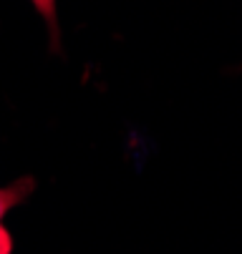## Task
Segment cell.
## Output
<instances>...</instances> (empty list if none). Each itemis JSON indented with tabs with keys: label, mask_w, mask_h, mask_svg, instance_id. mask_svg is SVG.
<instances>
[{
	"label": "cell",
	"mask_w": 242,
	"mask_h": 254,
	"mask_svg": "<svg viewBox=\"0 0 242 254\" xmlns=\"http://www.w3.org/2000/svg\"><path fill=\"white\" fill-rule=\"evenodd\" d=\"M10 249H13V239L3 227H0V254H10Z\"/></svg>",
	"instance_id": "3957f363"
},
{
	"label": "cell",
	"mask_w": 242,
	"mask_h": 254,
	"mask_svg": "<svg viewBox=\"0 0 242 254\" xmlns=\"http://www.w3.org/2000/svg\"><path fill=\"white\" fill-rule=\"evenodd\" d=\"M33 5H36V10H38V15L41 18H46V23H48V28H51V33H53V38L58 35V23H56V0H30Z\"/></svg>",
	"instance_id": "7a4b0ae2"
},
{
	"label": "cell",
	"mask_w": 242,
	"mask_h": 254,
	"mask_svg": "<svg viewBox=\"0 0 242 254\" xmlns=\"http://www.w3.org/2000/svg\"><path fill=\"white\" fill-rule=\"evenodd\" d=\"M33 191V179H20L10 187H0V222H3V216L15 206L20 204L28 194Z\"/></svg>",
	"instance_id": "6da1fadb"
}]
</instances>
